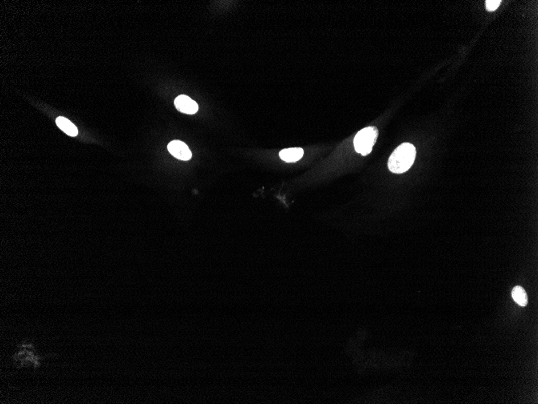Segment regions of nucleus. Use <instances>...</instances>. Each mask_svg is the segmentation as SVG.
I'll use <instances>...</instances> for the list:
<instances>
[{"label":"nucleus","mask_w":538,"mask_h":404,"mask_svg":"<svg viewBox=\"0 0 538 404\" xmlns=\"http://www.w3.org/2000/svg\"><path fill=\"white\" fill-rule=\"evenodd\" d=\"M417 151L413 144L404 143L395 149L389 159V171L396 174L405 172L413 166Z\"/></svg>","instance_id":"obj_1"},{"label":"nucleus","mask_w":538,"mask_h":404,"mask_svg":"<svg viewBox=\"0 0 538 404\" xmlns=\"http://www.w3.org/2000/svg\"><path fill=\"white\" fill-rule=\"evenodd\" d=\"M378 130L376 127H367L357 133L354 137V144L356 152L367 156L372 150L377 141Z\"/></svg>","instance_id":"obj_2"},{"label":"nucleus","mask_w":538,"mask_h":404,"mask_svg":"<svg viewBox=\"0 0 538 404\" xmlns=\"http://www.w3.org/2000/svg\"><path fill=\"white\" fill-rule=\"evenodd\" d=\"M168 150L174 157L181 160H189L192 156L190 148L180 140H173L170 142L168 145Z\"/></svg>","instance_id":"obj_3"},{"label":"nucleus","mask_w":538,"mask_h":404,"mask_svg":"<svg viewBox=\"0 0 538 404\" xmlns=\"http://www.w3.org/2000/svg\"><path fill=\"white\" fill-rule=\"evenodd\" d=\"M174 104L176 106V109L183 113L192 115V114L196 113L199 110V105L196 102L185 95H181L176 97Z\"/></svg>","instance_id":"obj_4"},{"label":"nucleus","mask_w":538,"mask_h":404,"mask_svg":"<svg viewBox=\"0 0 538 404\" xmlns=\"http://www.w3.org/2000/svg\"><path fill=\"white\" fill-rule=\"evenodd\" d=\"M303 155V149L301 148H286L279 152L280 158L286 163H297Z\"/></svg>","instance_id":"obj_5"},{"label":"nucleus","mask_w":538,"mask_h":404,"mask_svg":"<svg viewBox=\"0 0 538 404\" xmlns=\"http://www.w3.org/2000/svg\"><path fill=\"white\" fill-rule=\"evenodd\" d=\"M56 123L58 128L62 130L63 132H65L67 135H69L70 136H77L78 134V130L76 125L71 122L70 120L68 119L62 117V116H59L58 118L56 120Z\"/></svg>","instance_id":"obj_6"},{"label":"nucleus","mask_w":538,"mask_h":404,"mask_svg":"<svg viewBox=\"0 0 538 404\" xmlns=\"http://www.w3.org/2000/svg\"><path fill=\"white\" fill-rule=\"evenodd\" d=\"M512 296L517 304L524 307L528 304V295L522 286H517L512 290Z\"/></svg>","instance_id":"obj_7"},{"label":"nucleus","mask_w":538,"mask_h":404,"mask_svg":"<svg viewBox=\"0 0 538 404\" xmlns=\"http://www.w3.org/2000/svg\"><path fill=\"white\" fill-rule=\"evenodd\" d=\"M500 4H501L500 0H488L486 1V8H487V10L492 12V11L496 10Z\"/></svg>","instance_id":"obj_8"}]
</instances>
